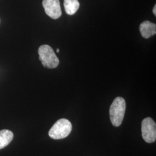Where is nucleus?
I'll return each instance as SVG.
<instances>
[{"label":"nucleus","mask_w":156,"mask_h":156,"mask_svg":"<svg viewBox=\"0 0 156 156\" xmlns=\"http://www.w3.org/2000/svg\"><path fill=\"white\" fill-rule=\"evenodd\" d=\"M39 60L43 66L48 68H55L59 64V60L50 46H41L38 49Z\"/></svg>","instance_id":"3"},{"label":"nucleus","mask_w":156,"mask_h":156,"mask_svg":"<svg viewBox=\"0 0 156 156\" xmlns=\"http://www.w3.org/2000/svg\"><path fill=\"white\" fill-rule=\"evenodd\" d=\"M71 131V123L66 119H61L50 128L49 135L53 140H62L67 137Z\"/></svg>","instance_id":"2"},{"label":"nucleus","mask_w":156,"mask_h":156,"mask_svg":"<svg viewBox=\"0 0 156 156\" xmlns=\"http://www.w3.org/2000/svg\"><path fill=\"white\" fill-rule=\"evenodd\" d=\"M140 30L141 35L144 38L147 39L156 34V24L149 21H145L140 24Z\"/></svg>","instance_id":"6"},{"label":"nucleus","mask_w":156,"mask_h":156,"mask_svg":"<svg viewBox=\"0 0 156 156\" xmlns=\"http://www.w3.org/2000/svg\"><path fill=\"white\" fill-rule=\"evenodd\" d=\"M59 51H60V49H57V52L58 53Z\"/></svg>","instance_id":"10"},{"label":"nucleus","mask_w":156,"mask_h":156,"mask_svg":"<svg viewBox=\"0 0 156 156\" xmlns=\"http://www.w3.org/2000/svg\"><path fill=\"white\" fill-rule=\"evenodd\" d=\"M13 138V133L8 129L0 131V149L9 145Z\"/></svg>","instance_id":"7"},{"label":"nucleus","mask_w":156,"mask_h":156,"mask_svg":"<svg viewBox=\"0 0 156 156\" xmlns=\"http://www.w3.org/2000/svg\"><path fill=\"white\" fill-rule=\"evenodd\" d=\"M153 12L154 15V16H156V5H154V8H153Z\"/></svg>","instance_id":"9"},{"label":"nucleus","mask_w":156,"mask_h":156,"mask_svg":"<svg viewBox=\"0 0 156 156\" xmlns=\"http://www.w3.org/2000/svg\"><path fill=\"white\" fill-rule=\"evenodd\" d=\"M141 131L143 139L145 142L151 144L156 141V123L151 117H146L143 120Z\"/></svg>","instance_id":"4"},{"label":"nucleus","mask_w":156,"mask_h":156,"mask_svg":"<svg viewBox=\"0 0 156 156\" xmlns=\"http://www.w3.org/2000/svg\"><path fill=\"white\" fill-rule=\"evenodd\" d=\"M126 109V101L122 97H116L113 101L109 109L110 119L113 126L119 127L122 124Z\"/></svg>","instance_id":"1"},{"label":"nucleus","mask_w":156,"mask_h":156,"mask_svg":"<svg viewBox=\"0 0 156 156\" xmlns=\"http://www.w3.org/2000/svg\"><path fill=\"white\" fill-rule=\"evenodd\" d=\"M42 5L46 14L53 19L62 16V12L59 0H43Z\"/></svg>","instance_id":"5"},{"label":"nucleus","mask_w":156,"mask_h":156,"mask_svg":"<svg viewBox=\"0 0 156 156\" xmlns=\"http://www.w3.org/2000/svg\"><path fill=\"white\" fill-rule=\"evenodd\" d=\"M64 6L67 14L73 15L78 11L80 4L78 0H64Z\"/></svg>","instance_id":"8"}]
</instances>
